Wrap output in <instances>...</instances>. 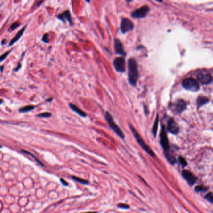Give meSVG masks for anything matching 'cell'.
Returning <instances> with one entry per match:
<instances>
[{
	"label": "cell",
	"mask_w": 213,
	"mask_h": 213,
	"mask_svg": "<svg viewBox=\"0 0 213 213\" xmlns=\"http://www.w3.org/2000/svg\"><path fill=\"white\" fill-rule=\"evenodd\" d=\"M179 161L180 163L183 166H186L187 165V162H186V159L183 157L180 156L179 158Z\"/></svg>",
	"instance_id": "24"
},
{
	"label": "cell",
	"mask_w": 213,
	"mask_h": 213,
	"mask_svg": "<svg viewBox=\"0 0 213 213\" xmlns=\"http://www.w3.org/2000/svg\"><path fill=\"white\" fill-rule=\"evenodd\" d=\"M206 199L207 200H208L211 203H213V196H212V193L211 192H210L209 193H208L206 196Z\"/></svg>",
	"instance_id": "23"
},
{
	"label": "cell",
	"mask_w": 213,
	"mask_h": 213,
	"mask_svg": "<svg viewBox=\"0 0 213 213\" xmlns=\"http://www.w3.org/2000/svg\"><path fill=\"white\" fill-rule=\"evenodd\" d=\"M149 11H150L149 6H148L147 5H145L132 12L131 14V16L133 18H136V19L143 18L147 15Z\"/></svg>",
	"instance_id": "8"
},
{
	"label": "cell",
	"mask_w": 213,
	"mask_h": 213,
	"mask_svg": "<svg viewBox=\"0 0 213 213\" xmlns=\"http://www.w3.org/2000/svg\"><path fill=\"white\" fill-rule=\"evenodd\" d=\"M117 206L120 208H123V209H128L129 207L128 205L124 204H120L117 205Z\"/></svg>",
	"instance_id": "29"
},
{
	"label": "cell",
	"mask_w": 213,
	"mask_h": 213,
	"mask_svg": "<svg viewBox=\"0 0 213 213\" xmlns=\"http://www.w3.org/2000/svg\"><path fill=\"white\" fill-rule=\"evenodd\" d=\"M182 85L185 89L193 92H197L200 89L199 83L193 78L184 79L182 82Z\"/></svg>",
	"instance_id": "3"
},
{
	"label": "cell",
	"mask_w": 213,
	"mask_h": 213,
	"mask_svg": "<svg viewBox=\"0 0 213 213\" xmlns=\"http://www.w3.org/2000/svg\"><path fill=\"white\" fill-rule=\"evenodd\" d=\"M182 175L183 178L185 179V180L188 182V184L190 185L194 184L197 181V178H196V176L192 173L187 170L183 171Z\"/></svg>",
	"instance_id": "13"
},
{
	"label": "cell",
	"mask_w": 213,
	"mask_h": 213,
	"mask_svg": "<svg viewBox=\"0 0 213 213\" xmlns=\"http://www.w3.org/2000/svg\"><path fill=\"white\" fill-rule=\"evenodd\" d=\"M160 143L164 151L166 156V157L168 158L169 156H170L168 153L169 141H168L165 126L164 125L161 127V133H160Z\"/></svg>",
	"instance_id": "5"
},
{
	"label": "cell",
	"mask_w": 213,
	"mask_h": 213,
	"mask_svg": "<svg viewBox=\"0 0 213 213\" xmlns=\"http://www.w3.org/2000/svg\"><path fill=\"white\" fill-rule=\"evenodd\" d=\"M129 127H130V129L133 134V135L134 136L137 142V143L141 146V147L143 148L147 153H148L150 155H151V156L154 157L155 156L154 152L153 151V150L150 148V146L148 145H147L146 144V143L145 142V141L143 139V138H142L141 137V136L139 135V134L137 132V131L136 130V129L131 125H129Z\"/></svg>",
	"instance_id": "2"
},
{
	"label": "cell",
	"mask_w": 213,
	"mask_h": 213,
	"mask_svg": "<svg viewBox=\"0 0 213 213\" xmlns=\"http://www.w3.org/2000/svg\"><path fill=\"white\" fill-rule=\"evenodd\" d=\"M25 28H26V27L23 28L21 30H19V31L17 33V34L16 35V36L11 40V41H10V44H9V46H12L13 44H14L16 42H17V41L19 40V39L22 36L23 33H24Z\"/></svg>",
	"instance_id": "16"
},
{
	"label": "cell",
	"mask_w": 213,
	"mask_h": 213,
	"mask_svg": "<svg viewBox=\"0 0 213 213\" xmlns=\"http://www.w3.org/2000/svg\"><path fill=\"white\" fill-rule=\"evenodd\" d=\"M86 213H98L97 212H86Z\"/></svg>",
	"instance_id": "32"
},
{
	"label": "cell",
	"mask_w": 213,
	"mask_h": 213,
	"mask_svg": "<svg viewBox=\"0 0 213 213\" xmlns=\"http://www.w3.org/2000/svg\"><path fill=\"white\" fill-rule=\"evenodd\" d=\"M134 28V25L132 21L126 18H123L121 20L120 29L122 33L125 34Z\"/></svg>",
	"instance_id": "9"
},
{
	"label": "cell",
	"mask_w": 213,
	"mask_h": 213,
	"mask_svg": "<svg viewBox=\"0 0 213 213\" xmlns=\"http://www.w3.org/2000/svg\"><path fill=\"white\" fill-rule=\"evenodd\" d=\"M61 181L62 182L63 184H64V185H65V186H68V183H67V182H66V181H64V179H61Z\"/></svg>",
	"instance_id": "30"
},
{
	"label": "cell",
	"mask_w": 213,
	"mask_h": 213,
	"mask_svg": "<svg viewBox=\"0 0 213 213\" xmlns=\"http://www.w3.org/2000/svg\"><path fill=\"white\" fill-rule=\"evenodd\" d=\"M114 50L117 55H121L124 57L126 56V53L124 49L123 45L120 39H114Z\"/></svg>",
	"instance_id": "11"
},
{
	"label": "cell",
	"mask_w": 213,
	"mask_h": 213,
	"mask_svg": "<svg viewBox=\"0 0 213 213\" xmlns=\"http://www.w3.org/2000/svg\"><path fill=\"white\" fill-rule=\"evenodd\" d=\"M35 108V107L34 106L28 105V106H24L23 108H21L19 109V111L21 113H27V112L32 111Z\"/></svg>",
	"instance_id": "19"
},
{
	"label": "cell",
	"mask_w": 213,
	"mask_h": 213,
	"mask_svg": "<svg viewBox=\"0 0 213 213\" xmlns=\"http://www.w3.org/2000/svg\"><path fill=\"white\" fill-rule=\"evenodd\" d=\"M58 18L60 19L61 20L64 21L65 20L68 21L71 25H72V16H71V13L69 12V11H66L64 13H63L62 14H59L58 16Z\"/></svg>",
	"instance_id": "14"
},
{
	"label": "cell",
	"mask_w": 213,
	"mask_h": 213,
	"mask_svg": "<svg viewBox=\"0 0 213 213\" xmlns=\"http://www.w3.org/2000/svg\"><path fill=\"white\" fill-rule=\"evenodd\" d=\"M158 123H159V115L158 114L157 116H156V117L155 121L154 123L153 126V129H152V132H153V134L154 137H156V134H157L158 128Z\"/></svg>",
	"instance_id": "18"
},
{
	"label": "cell",
	"mask_w": 213,
	"mask_h": 213,
	"mask_svg": "<svg viewBox=\"0 0 213 213\" xmlns=\"http://www.w3.org/2000/svg\"><path fill=\"white\" fill-rule=\"evenodd\" d=\"M3 103V100H0V105H1V104H2Z\"/></svg>",
	"instance_id": "31"
},
{
	"label": "cell",
	"mask_w": 213,
	"mask_h": 213,
	"mask_svg": "<svg viewBox=\"0 0 213 213\" xmlns=\"http://www.w3.org/2000/svg\"><path fill=\"white\" fill-rule=\"evenodd\" d=\"M171 106L174 112L177 114H180L186 109L187 107V103L183 100H178L175 103H174L171 105Z\"/></svg>",
	"instance_id": "10"
},
{
	"label": "cell",
	"mask_w": 213,
	"mask_h": 213,
	"mask_svg": "<svg viewBox=\"0 0 213 213\" xmlns=\"http://www.w3.org/2000/svg\"><path fill=\"white\" fill-rule=\"evenodd\" d=\"M128 81L133 86H136L139 77L137 64L134 58H131L128 60Z\"/></svg>",
	"instance_id": "1"
},
{
	"label": "cell",
	"mask_w": 213,
	"mask_h": 213,
	"mask_svg": "<svg viewBox=\"0 0 213 213\" xmlns=\"http://www.w3.org/2000/svg\"><path fill=\"white\" fill-rule=\"evenodd\" d=\"M19 25V23L18 22H15V23H14L13 24L11 25V27H10V30H11V31L14 30L16 29L17 27H18Z\"/></svg>",
	"instance_id": "27"
},
{
	"label": "cell",
	"mask_w": 213,
	"mask_h": 213,
	"mask_svg": "<svg viewBox=\"0 0 213 213\" xmlns=\"http://www.w3.org/2000/svg\"><path fill=\"white\" fill-rule=\"evenodd\" d=\"M48 38H49L48 35L45 34V35H44V36L42 38V41H44V43H48Z\"/></svg>",
	"instance_id": "28"
},
{
	"label": "cell",
	"mask_w": 213,
	"mask_h": 213,
	"mask_svg": "<svg viewBox=\"0 0 213 213\" xmlns=\"http://www.w3.org/2000/svg\"><path fill=\"white\" fill-rule=\"evenodd\" d=\"M209 100L206 97V96H200L197 98V105H198V108H200L201 107H202L203 106L205 105L206 104H207V103H209Z\"/></svg>",
	"instance_id": "15"
},
{
	"label": "cell",
	"mask_w": 213,
	"mask_h": 213,
	"mask_svg": "<svg viewBox=\"0 0 213 213\" xmlns=\"http://www.w3.org/2000/svg\"><path fill=\"white\" fill-rule=\"evenodd\" d=\"M38 116L41 117H50L51 116V114L50 113H48V112H45V113L39 114L38 115Z\"/></svg>",
	"instance_id": "22"
},
{
	"label": "cell",
	"mask_w": 213,
	"mask_h": 213,
	"mask_svg": "<svg viewBox=\"0 0 213 213\" xmlns=\"http://www.w3.org/2000/svg\"><path fill=\"white\" fill-rule=\"evenodd\" d=\"M10 53V51H7V52L5 53L3 55H2L0 56V61H4V60L5 59V58L8 56V54H9Z\"/></svg>",
	"instance_id": "25"
},
{
	"label": "cell",
	"mask_w": 213,
	"mask_h": 213,
	"mask_svg": "<svg viewBox=\"0 0 213 213\" xmlns=\"http://www.w3.org/2000/svg\"><path fill=\"white\" fill-rule=\"evenodd\" d=\"M22 152H23V153H25V154H29L30 156H33V158H34V159H35V160H36V161H37V162H38V163H39L40 164H41V165H43V164L41 163V162H40L39 161H38V159H36V158H35V156H33V154H32L31 153H30V152H28V151H25V150H22Z\"/></svg>",
	"instance_id": "26"
},
{
	"label": "cell",
	"mask_w": 213,
	"mask_h": 213,
	"mask_svg": "<svg viewBox=\"0 0 213 213\" xmlns=\"http://www.w3.org/2000/svg\"><path fill=\"white\" fill-rule=\"evenodd\" d=\"M69 107L72 108V109L75 111V113H76L78 114H79L80 116H82V117H86L87 116L86 113L85 112H84L83 111H82L81 109H80L78 107H77L76 105L73 104L72 103H70L69 104Z\"/></svg>",
	"instance_id": "17"
},
{
	"label": "cell",
	"mask_w": 213,
	"mask_h": 213,
	"mask_svg": "<svg viewBox=\"0 0 213 213\" xmlns=\"http://www.w3.org/2000/svg\"><path fill=\"white\" fill-rule=\"evenodd\" d=\"M198 81L203 85H208L212 81L211 75L206 70H201L197 76Z\"/></svg>",
	"instance_id": "6"
},
{
	"label": "cell",
	"mask_w": 213,
	"mask_h": 213,
	"mask_svg": "<svg viewBox=\"0 0 213 213\" xmlns=\"http://www.w3.org/2000/svg\"><path fill=\"white\" fill-rule=\"evenodd\" d=\"M167 129L170 133L173 134H177L179 131V128L173 119H170L168 121Z\"/></svg>",
	"instance_id": "12"
},
{
	"label": "cell",
	"mask_w": 213,
	"mask_h": 213,
	"mask_svg": "<svg viewBox=\"0 0 213 213\" xmlns=\"http://www.w3.org/2000/svg\"><path fill=\"white\" fill-rule=\"evenodd\" d=\"M0 148H2V146H1V145H0Z\"/></svg>",
	"instance_id": "33"
},
{
	"label": "cell",
	"mask_w": 213,
	"mask_h": 213,
	"mask_svg": "<svg viewBox=\"0 0 213 213\" xmlns=\"http://www.w3.org/2000/svg\"><path fill=\"white\" fill-rule=\"evenodd\" d=\"M113 66L119 73H125L126 71V61L123 57H117L113 61Z\"/></svg>",
	"instance_id": "7"
},
{
	"label": "cell",
	"mask_w": 213,
	"mask_h": 213,
	"mask_svg": "<svg viewBox=\"0 0 213 213\" xmlns=\"http://www.w3.org/2000/svg\"><path fill=\"white\" fill-rule=\"evenodd\" d=\"M72 178L75 180L76 181H78V182L80 183H81V184H88L89 182L88 181L86 180H84V179H81L80 178H78V177H75V176H73Z\"/></svg>",
	"instance_id": "20"
},
{
	"label": "cell",
	"mask_w": 213,
	"mask_h": 213,
	"mask_svg": "<svg viewBox=\"0 0 213 213\" xmlns=\"http://www.w3.org/2000/svg\"><path fill=\"white\" fill-rule=\"evenodd\" d=\"M207 188L203 186H198L196 187L195 188V191L196 192H204L206 191L207 190Z\"/></svg>",
	"instance_id": "21"
},
{
	"label": "cell",
	"mask_w": 213,
	"mask_h": 213,
	"mask_svg": "<svg viewBox=\"0 0 213 213\" xmlns=\"http://www.w3.org/2000/svg\"><path fill=\"white\" fill-rule=\"evenodd\" d=\"M105 118H106V120L108 124L109 125V126L111 128V129L113 131H114L115 133L117 136H119L121 139H124L125 138L124 133H123L121 129L120 128V127L117 126V125L115 123V122L114 121V120L113 119L112 116L111 115V114L109 112H106Z\"/></svg>",
	"instance_id": "4"
}]
</instances>
